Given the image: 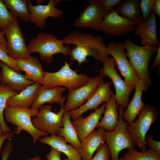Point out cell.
<instances>
[{
	"mask_svg": "<svg viewBox=\"0 0 160 160\" xmlns=\"http://www.w3.org/2000/svg\"><path fill=\"white\" fill-rule=\"evenodd\" d=\"M158 110L150 105H145L135 123L128 124L127 131L135 146L142 152L147 150L145 147V136L151 124L157 119Z\"/></svg>",
	"mask_w": 160,
	"mask_h": 160,
	"instance_id": "obj_6",
	"label": "cell"
},
{
	"mask_svg": "<svg viewBox=\"0 0 160 160\" xmlns=\"http://www.w3.org/2000/svg\"><path fill=\"white\" fill-rule=\"evenodd\" d=\"M17 94L10 87L2 84L0 85V125L2 133L11 132V129L4 121V111L6 107V103L7 99Z\"/></svg>",
	"mask_w": 160,
	"mask_h": 160,
	"instance_id": "obj_30",
	"label": "cell"
},
{
	"mask_svg": "<svg viewBox=\"0 0 160 160\" xmlns=\"http://www.w3.org/2000/svg\"><path fill=\"white\" fill-rule=\"evenodd\" d=\"M0 82L9 86L18 93L27 87L34 82L27 79L25 76L19 73L0 60Z\"/></svg>",
	"mask_w": 160,
	"mask_h": 160,
	"instance_id": "obj_19",
	"label": "cell"
},
{
	"mask_svg": "<svg viewBox=\"0 0 160 160\" xmlns=\"http://www.w3.org/2000/svg\"><path fill=\"white\" fill-rule=\"evenodd\" d=\"M105 131L102 128L94 130L81 141L79 153L82 160H89L92 158L98 147L105 142L103 134Z\"/></svg>",
	"mask_w": 160,
	"mask_h": 160,
	"instance_id": "obj_22",
	"label": "cell"
},
{
	"mask_svg": "<svg viewBox=\"0 0 160 160\" xmlns=\"http://www.w3.org/2000/svg\"><path fill=\"white\" fill-rule=\"evenodd\" d=\"M103 78L100 76L91 78L85 85L77 89L68 90L65 112H69L80 107L94 94Z\"/></svg>",
	"mask_w": 160,
	"mask_h": 160,
	"instance_id": "obj_13",
	"label": "cell"
},
{
	"mask_svg": "<svg viewBox=\"0 0 160 160\" xmlns=\"http://www.w3.org/2000/svg\"><path fill=\"white\" fill-rule=\"evenodd\" d=\"M106 104V102H104L99 108L92 112L85 118L81 115L71 121L81 141L97 127L101 115L104 112Z\"/></svg>",
	"mask_w": 160,
	"mask_h": 160,
	"instance_id": "obj_18",
	"label": "cell"
},
{
	"mask_svg": "<svg viewBox=\"0 0 160 160\" xmlns=\"http://www.w3.org/2000/svg\"><path fill=\"white\" fill-rule=\"evenodd\" d=\"M26 160H41V159L39 156H37L33 158L27 159Z\"/></svg>",
	"mask_w": 160,
	"mask_h": 160,
	"instance_id": "obj_44",
	"label": "cell"
},
{
	"mask_svg": "<svg viewBox=\"0 0 160 160\" xmlns=\"http://www.w3.org/2000/svg\"><path fill=\"white\" fill-rule=\"evenodd\" d=\"M1 133H2V131H1V127L0 125V135L1 134Z\"/></svg>",
	"mask_w": 160,
	"mask_h": 160,
	"instance_id": "obj_46",
	"label": "cell"
},
{
	"mask_svg": "<svg viewBox=\"0 0 160 160\" xmlns=\"http://www.w3.org/2000/svg\"><path fill=\"white\" fill-rule=\"evenodd\" d=\"M153 11L155 14L160 17V0H155L153 7Z\"/></svg>",
	"mask_w": 160,
	"mask_h": 160,
	"instance_id": "obj_42",
	"label": "cell"
},
{
	"mask_svg": "<svg viewBox=\"0 0 160 160\" xmlns=\"http://www.w3.org/2000/svg\"><path fill=\"white\" fill-rule=\"evenodd\" d=\"M140 2L139 0H122L113 9L120 16L138 25L143 22Z\"/></svg>",
	"mask_w": 160,
	"mask_h": 160,
	"instance_id": "obj_25",
	"label": "cell"
},
{
	"mask_svg": "<svg viewBox=\"0 0 160 160\" xmlns=\"http://www.w3.org/2000/svg\"><path fill=\"white\" fill-rule=\"evenodd\" d=\"M112 83L111 81L105 83L103 80L95 92L84 104L77 109L69 112L73 121L89 110H96L102 103L108 102L113 94L110 87Z\"/></svg>",
	"mask_w": 160,
	"mask_h": 160,
	"instance_id": "obj_15",
	"label": "cell"
},
{
	"mask_svg": "<svg viewBox=\"0 0 160 160\" xmlns=\"http://www.w3.org/2000/svg\"><path fill=\"white\" fill-rule=\"evenodd\" d=\"M38 111L39 109L7 106L5 107L3 113L6 121L16 126L15 133L17 135L22 130L25 131L31 135L33 138V143L35 144L40 139L41 137L49 135L37 129L32 123L31 117L36 116Z\"/></svg>",
	"mask_w": 160,
	"mask_h": 160,
	"instance_id": "obj_4",
	"label": "cell"
},
{
	"mask_svg": "<svg viewBox=\"0 0 160 160\" xmlns=\"http://www.w3.org/2000/svg\"><path fill=\"white\" fill-rule=\"evenodd\" d=\"M36 1L37 5L42 4H43L45 2V1L44 0H37Z\"/></svg>",
	"mask_w": 160,
	"mask_h": 160,
	"instance_id": "obj_45",
	"label": "cell"
},
{
	"mask_svg": "<svg viewBox=\"0 0 160 160\" xmlns=\"http://www.w3.org/2000/svg\"><path fill=\"white\" fill-rule=\"evenodd\" d=\"M136 25L120 16L113 9L104 17L101 31L107 35L120 36L135 30Z\"/></svg>",
	"mask_w": 160,
	"mask_h": 160,
	"instance_id": "obj_16",
	"label": "cell"
},
{
	"mask_svg": "<svg viewBox=\"0 0 160 160\" xmlns=\"http://www.w3.org/2000/svg\"><path fill=\"white\" fill-rule=\"evenodd\" d=\"M72 62H66L57 72H46L41 85L45 88L63 87L68 90L77 89L85 84L91 78L87 75L78 74V70H73L70 67Z\"/></svg>",
	"mask_w": 160,
	"mask_h": 160,
	"instance_id": "obj_5",
	"label": "cell"
},
{
	"mask_svg": "<svg viewBox=\"0 0 160 160\" xmlns=\"http://www.w3.org/2000/svg\"><path fill=\"white\" fill-rule=\"evenodd\" d=\"M0 44H7V42L5 35L1 31L0 32Z\"/></svg>",
	"mask_w": 160,
	"mask_h": 160,
	"instance_id": "obj_43",
	"label": "cell"
},
{
	"mask_svg": "<svg viewBox=\"0 0 160 160\" xmlns=\"http://www.w3.org/2000/svg\"><path fill=\"white\" fill-rule=\"evenodd\" d=\"M157 54L155 60L152 65L151 68L154 69L159 67L160 70V44L158 47V49L157 51Z\"/></svg>",
	"mask_w": 160,
	"mask_h": 160,
	"instance_id": "obj_41",
	"label": "cell"
},
{
	"mask_svg": "<svg viewBox=\"0 0 160 160\" xmlns=\"http://www.w3.org/2000/svg\"><path fill=\"white\" fill-rule=\"evenodd\" d=\"M64 44H73L75 46L72 49L74 56L80 63L89 61L88 56L93 57L96 61L103 64L109 55L102 36L89 33L71 31L62 40Z\"/></svg>",
	"mask_w": 160,
	"mask_h": 160,
	"instance_id": "obj_1",
	"label": "cell"
},
{
	"mask_svg": "<svg viewBox=\"0 0 160 160\" xmlns=\"http://www.w3.org/2000/svg\"><path fill=\"white\" fill-rule=\"evenodd\" d=\"M119 160H160V154L150 149L145 152H139L135 148H133L128 149Z\"/></svg>",
	"mask_w": 160,
	"mask_h": 160,
	"instance_id": "obj_31",
	"label": "cell"
},
{
	"mask_svg": "<svg viewBox=\"0 0 160 160\" xmlns=\"http://www.w3.org/2000/svg\"><path fill=\"white\" fill-rule=\"evenodd\" d=\"M41 84L34 83L27 87L20 92L9 97L6 106L28 108L31 106L37 96V90Z\"/></svg>",
	"mask_w": 160,
	"mask_h": 160,
	"instance_id": "obj_24",
	"label": "cell"
},
{
	"mask_svg": "<svg viewBox=\"0 0 160 160\" xmlns=\"http://www.w3.org/2000/svg\"><path fill=\"white\" fill-rule=\"evenodd\" d=\"M103 67L100 70V76L103 78L111 79L115 89V98L117 106L125 109L128 104L130 95L135 89V85H129L122 80L115 68L116 63L112 57L108 58L103 63Z\"/></svg>",
	"mask_w": 160,
	"mask_h": 160,
	"instance_id": "obj_8",
	"label": "cell"
},
{
	"mask_svg": "<svg viewBox=\"0 0 160 160\" xmlns=\"http://www.w3.org/2000/svg\"><path fill=\"white\" fill-rule=\"evenodd\" d=\"M71 115L68 112H64L62 119L63 127L57 133L63 137L67 142L71 143L79 151L81 149V142L70 120Z\"/></svg>",
	"mask_w": 160,
	"mask_h": 160,
	"instance_id": "obj_28",
	"label": "cell"
},
{
	"mask_svg": "<svg viewBox=\"0 0 160 160\" xmlns=\"http://www.w3.org/2000/svg\"><path fill=\"white\" fill-rule=\"evenodd\" d=\"M14 133L11 132L2 133L0 135V151L5 140L11 138L14 135Z\"/></svg>",
	"mask_w": 160,
	"mask_h": 160,
	"instance_id": "obj_40",
	"label": "cell"
},
{
	"mask_svg": "<svg viewBox=\"0 0 160 160\" xmlns=\"http://www.w3.org/2000/svg\"><path fill=\"white\" fill-rule=\"evenodd\" d=\"M14 59L19 70L25 72L24 76L27 79L41 85L46 72L43 70L42 65L38 58L29 55Z\"/></svg>",
	"mask_w": 160,
	"mask_h": 160,
	"instance_id": "obj_17",
	"label": "cell"
},
{
	"mask_svg": "<svg viewBox=\"0 0 160 160\" xmlns=\"http://www.w3.org/2000/svg\"><path fill=\"white\" fill-rule=\"evenodd\" d=\"M107 49L109 55H111L115 61L124 81L129 85H135L139 79L131 67L124 52V43L111 41Z\"/></svg>",
	"mask_w": 160,
	"mask_h": 160,
	"instance_id": "obj_12",
	"label": "cell"
},
{
	"mask_svg": "<svg viewBox=\"0 0 160 160\" xmlns=\"http://www.w3.org/2000/svg\"><path fill=\"white\" fill-rule=\"evenodd\" d=\"M6 7L15 19L27 22L30 13L29 9V0H2Z\"/></svg>",
	"mask_w": 160,
	"mask_h": 160,
	"instance_id": "obj_29",
	"label": "cell"
},
{
	"mask_svg": "<svg viewBox=\"0 0 160 160\" xmlns=\"http://www.w3.org/2000/svg\"><path fill=\"white\" fill-rule=\"evenodd\" d=\"M106 15L109 14L122 0H99Z\"/></svg>",
	"mask_w": 160,
	"mask_h": 160,
	"instance_id": "obj_36",
	"label": "cell"
},
{
	"mask_svg": "<svg viewBox=\"0 0 160 160\" xmlns=\"http://www.w3.org/2000/svg\"><path fill=\"white\" fill-rule=\"evenodd\" d=\"M156 15L153 11L146 20L135 26V35L140 37L144 46H157L160 44L157 38Z\"/></svg>",
	"mask_w": 160,
	"mask_h": 160,
	"instance_id": "obj_21",
	"label": "cell"
},
{
	"mask_svg": "<svg viewBox=\"0 0 160 160\" xmlns=\"http://www.w3.org/2000/svg\"><path fill=\"white\" fill-rule=\"evenodd\" d=\"M15 19L2 0H0V30L1 31L10 22Z\"/></svg>",
	"mask_w": 160,
	"mask_h": 160,
	"instance_id": "obj_33",
	"label": "cell"
},
{
	"mask_svg": "<svg viewBox=\"0 0 160 160\" xmlns=\"http://www.w3.org/2000/svg\"><path fill=\"white\" fill-rule=\"evenodd\" d=\"M13 150V146L12 143L10 141L7 142L1 152V160H8Z\"/></svg>",
	"mask_w": 160,
	"mask_h": 160,
	"instance_id": "obj_37",
	"label": "cell"
},
{
	"mask_svg": "<svg viewBox=\"0 0 160 160\" xmlns=\"http://www.w3.org/2000/svg\"><path fill=\"white\" fill-rule=\"evenodd\" d=\"M117 108L119 118L117 128L113 131H105L103 134L111 153V160H119V155L122 150L135 148L127 131L128 124L122 118L125 110L120 106H117Z\"/></svg>",
	"mask_w": 160,
	"mask_h": 160,
	"instance_id": "obj_7",
	"label": "cell"
},
{
	"mask_svg": "<svg viewBox=\"0 0 160 160\" xmlns=\"http://www.w3.org/2000/svg\"><path fill=\"white\" fill-rule=\"evenodd\" d=\"M149 86L142 80L139 79L135 84V91L133 97L128 104L122 116L123 120L128 124L133 123L137 116L145 106L143 102L142 96L143 92H146Z\"/></svg>",
	"mask_w": 160,
	"mask_h": 160,
	"instance_id": "obj_20",
	"label": "cell"
},
{
	"mask_svg": "<svg viewBox=\"0 0 160 160\" xmlns=\"http://www.w3.org/2000/svg\"><path fill=\"white\" fill-rule=\"evenodd\" d=\"M60 151L51 147L49 152L46 156L47 160H61Z\"/></svg>",
	"mask_w": 160,
	"mask_h": 160,
	"instance_id": "obj_39",
	"label": "cell"
},
{
	"mask_svg": "<svg viewBox=\"0 0 160 160\" xmlns=\"http://www.w3.org/2000/svg\"><path fill=\"white\" fill-rule=\"evenodd\" d=\"M96 151L95 156L89 160H110L111 153L107 144H101Z\"/></svg>",
	"mask_w": 160,
	"mask_h": 160,
	"instance_id": "obj_34",
	"label": "cell"
},
{
	"mask_svg": "<svg viewBox=\"0 0 160 160\" xmlns=\"http://www.w3.org/2000/svg\"><path fill=\"white\" fill-rule=\"evenodd\" d=\"M44 143L65 154L67 158L63 160H82L79 151L72 145H68L64 138L56 134L47 136L39 140Z\"/></svg>",
	"mask_w": 160,
	"mask_h": 160,
	"instance_id": "obj_23",
	"label": "cell"
},
{
	"mask_svg": "<svg viewBox=\"0 0 160 160\" xmlns=\"http://www.w3.org/2000/svg\"><path fill=\"white\" fill-rule=\"evenodd\" d=\"M62 40L58 39L54 34L41 32L30 41L27 47L30 54L37 52L42 61L50 63L53 60V55L55 54L70 55L71 49L69 45L65 46Z\"/></svg>",
	"mask_w": 160,
	"mask_h": 160,
	"instance_id": "obj_3",
	"label": "cell"
},
{
	"mask_svg": "<svg viewBox=\"0 0 160 160\" xmlns=\"http://www.w3.org/2000/svg\"><path fill=\"white\" fill-rule=\"evenodd\" d=\"M0 60L17 72L21 73L17 67L15 60L8 55L7 44H0Z\"/></svg>",
	"mask_w": 160,
	"mask_h": 160,
	"instance_id": "obj_32",
	"label": "cell"
},
{
	"mask_svg": "<svg viewBox=\"0 0 160 160\" xmlns=\"http://www.w3.org/2000/svg\"><path fill=\"white\" fill-rule=\"evenodd\" d=\"M155 0H141L140 7L142 13V17L143 21L146 20L153 12V7Z\"/></svg>",
	"mask_w": 160,
	"mask_h": 160,
	"instance_id": "obj_35",
	"label": "cell"
},
{
	"mask_svg": "<svg viewBox=\"0 0 160 160\" xmlns=\"http://www.w3.org/2000/svg\"><path fill=\"white\" fill-rule=\"evenodd\" d=\"M88 4L74 21L75 27L101 31L103 19L106 15L99 0H88Z\"/></svg>",
	"mask_w": 160,
	"mask_h": 160,
	"instance_id": "obj_11",
	"label": "cell"
},
{
	"mask_svg": "<svg viewBox=\"0 0 160 160\" xmlns=\"http://www.w3.org/2000/svg\"><path fill=\"white\" fill-rule=\"evenodd\" d=\"M115 94H113L106 103L104 115L97 127L105 130L111 132L117 128L119 122V114Z\"/></svg>",
	"mask_w": 160,
	"mask_h": 160,
	"instance_id": "obj_27",
	"label": "cell"
},
{
	"mask_svg": "<svg viewBox=\"0 0 160 160\" xmlns=\"http://www.w3.org/2000/svg\"><path fill=\"white\" fill-rule=\"evenodd\" d=\"M65 96H63L60 103L61 108L57 113L52 111L51 105H45L40 107L37 115L31 120L33 126L39 130L50 135L56 134L63 127L62 119L65 112Z\"/></svg>",
	"mask_w": 160,
	"mask_h": 160,
	"instance_id": "obj_9",
	"label": "cell"
},
{
	"mask_svg": "<svg viewBox=\"0 0 160 160\" xmlns=\"http://www.w3.org/2000/svg\"><path fill=\"white\" fill-rule=\"evenodd\" d=\"M153 137L149 136L146 138L145 141L149 149L154 151L160 154V142L154 140Z\"/></svg>",
	"mask_w": 160,
	"mask_h": 160,
	"instance_id": "obj_38",
	"label": "cell"
},
{
	"mask_svg": "<svg viewBox=\"0 0 160 160\" xmlns=\"http://www.w3.org/2000/svg\"><path fill=\"white\" fill-rule=\"evenodd\" d=\"M6 35L8 55L14 59L29 55L18 19L10 22L1 31Z\"/></svg>",
	"mask_w": 160,
	"mask_h": 160,
	"instance_id": "obj_10",
	"label": "cell"
},
{
	"mask_svg": "<svg viewBox=\"0 0 160 160\" xmlns=\"http://www.w3.org/2000/svg\"><path fill=\"white\" fill-rule=\"evenodd\" d=\"M66 89L65 88L61 87L45 88L41 85L37 90V98L30 108L39 109L45 103L60 104L63 94Z\"/></svg>",
	"mask_w": 160,
	"mask_h": 160,
	"instance_id": "obj_26",
	"label": "cell"
},
{
	"mask_svg": "<svg viewBox=\"0 0 160 160\" xmlns=\"http://www.w3.org/2000/svg\"><path fill=\"white\" fill-rule=\"evenodd\" d=\"M60 0H50L47 5L39 4L34 6L29 0V9L30 15L29 20L38 28H44L46 27L45 20L49 17L59 18L62 17L63 11L56 7Z\"/></svg>",
	"mask_w": 160,
	"mask_h": 160,
	"instance_id": "obj_14",
	"label": "cell"
},
{
	"mask_svg": "<svg viewBox=\"0 0 160 160\" xmlns=\"http://www.w3.org/2000/svg\"><path fill=\"white\" fill-rule=\"evenodd\" d=\"M124 44L127 50L126 55L139 79L144 81L149 87L152 85L148 65L153 55L157 52V46H139L128 39H126Z\"/></svg>",
	"mask_w": 160,
	"mask_h": 160,
	"instance_id": "obj_2",
	"label": "cell"
}]
</instances>
